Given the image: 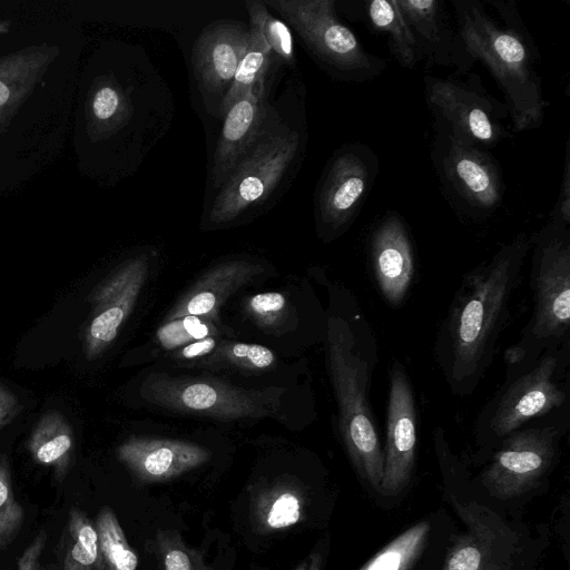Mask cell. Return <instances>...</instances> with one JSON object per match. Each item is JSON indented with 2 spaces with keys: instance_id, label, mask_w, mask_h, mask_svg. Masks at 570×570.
Here are the masks:
<instances>
[{
  "instance_id": "obj_1",
  "label": "cell",
  "mask_w": 570,
  "mask_h": 570,
  "mask_svg": "<svg viewBox=\"0 0 570 570\" xmlns=\"http://www.w3.org/2000/svg\"><path fill=\"white\" fill-rule=\"evenodd\" d=\"M531 245V235L521 233L463 275L433 346L453 395H471L490 368Z\"/></svg>"
},
{
  "instance_id": "obj_37",
  "label": "cell",
  "mask_w": 570,
  "mask_h": 570,
  "mask_svg": "<svg viewBox=\"0 0 570 570\" xmlns=\"http://www.w3.org/2000/svg\"><path fill=\"white\" fill-rule=\"evenodd\" d=\"M46 546V532L41 531L24 549L18 560L17 570H40V557Z\"/></svg>"
},
{
  "instance_id": "obj_9",
  "label": "cell",
  "mask_w": 570,
  "mask_h": 570,
  "mask_svg": "<svg viewBox=\"0 0 570 570\" xmlns=\"http://www.w3.org/2000/svg\"><path fill=\"white\" fill-rule=\"evenodd\" d=\"M424 77V96L434 131L485 150L511 136L502 120L509 117L503 101L492 97L476 73Z\"/></svg>"
},
{
  "instance_id": "obj_26",
  "label": "cell",
  "mask_w": 570,
  "mask_h": 570,
  "mask_svg": "<svg viewBox=\"0 0 570 570\" xmlns=\"http://www.w3.org/2000/svg\"><path fill=\"white\" fill-rule=\"evenodd\" d=\"M250 38L247 50L243 56L233 82L220 101L219 115L223 117L227 109L240 97L264 82V75L269 66L272 52L258 30L249 26Z\"/></svg>"
},
{
  "instance_id": "obj_35",
  "label": "cell",
  "mask_w": 570,
  "mask_h": 570,
  "mask_svg": "<svg viewBox=\"0 0 570 570\" xmlns=\"http://www.w3.org/2000/svg\"><path fill=\"white\" fill-rule=\"evenodd\" d=\"M551 218L570 225V141L567 140L563 170L558 198L552 208Z\"/></svg>"
},
{
  "instance_id": "obj_17",
  "label": "cell",
  "mask_w": 570,
  "mask_h": 570,
  "mask_svg": "<svg viewBox=\"0 0 570 570\" xmlns=\"http://www.w3.org/2000/svg\"><path fill=\"white\" fill-rule=\"evenodd\" d=\"M368 258L381 296L391 306L406 299L415 275V252L403 217L386 213L374 226L368 239Z\"/></svg>"
},
{
  "instance_id": "obj_20",
  "label": "cell",
  "mask_w": 570,
  "mask_h": 570,
  "mask_svg": "<svg viewBox=\"0 0 570 570\" xmlns=\"http://www.w3.org/2000/svg\"><path fill=\"white\" fill-rule=\"evenodd\" d=\"M397 3L414 32L428 67H449L455 76L471 71L472 65L463 42L456 27L450 24L441 0H397Z\"/></svg>"
},
{
  "instance_id": "obj_36",
  "label": "cell",
  "mask_w": 570,
  "mask_h": 570,
  "mask_svg": "<svg viewBox=\"0 0 570 570\" xmlns=\"http://www.w3.org/2000/svg\"><path fill=\"white\" fill-rule=\"evenodd\" d=\"M285 298L275 292L262 293L253 296L249 308L262 322L271 323L284 308Z\"/></svg>"
},
{
  "instance_id": "obj_10",
  "label": "cell",
  "mask_w": 570,
  "mask_h": 570,
  "mask_svg": "<svg viewBox=\"0 0 570 570\" xmlns=\"http://www.w3.org/2000/svg\"><path fill=\"white\" fill-rule=\"evenodd\" d=\"M296 130L266 128L219 189L209 210L213 225L233 223L262 205L277 188L301 148Z\"/></svg>"
},
{
  "instance_id": "obj_11",
  "label": "cell",
  "mask_w": 570,
  "mask_h": 570,
  "mask_svg": "<svg viewBox=\"0 0 570 570\" xmlns=\"http://www.w3.org/2000/svg\"><path fill=\"white\" fill-rule=\"evenodd\" d=\"M430 157L444 194L461 214L480 220L501 206L502 170L489 150L434 131Z\"/></svg>"
},
{
  "instance_id": "obj_8",
  "label": "cell",
  "mask_w": 570,
  "mask_h": 570,
  "mask_svg": "<svg viewBox=\"0 0 570 570\" xmlns=\"http://www.w3.org/2000/svg\"><path fill=\"white\" fill-rule=\"evenodd\" d=\"M289 23L330 72L343 81L363 82L380 76L386 61L367 51L336 14L333 0L264 1Z\"/></svg>"
},
{
  "instance_id": "obj_14",
  "label": "cell",
  "mask_w": 570,
  "mask_h": 570,
  "mask_svg": "<svg viewBox=\"0 0 570 570\" xmlns=\"http://www.w3.org/2000/svg\"><path fill=\"white\" fill-rule=\"evenodd\" d=\"M417 417L412 382L403 364L394 361L389 373L380 500L400 499L412 484L416 464Z\"/></svg>"
},
{
  "instance_id": "obj_28",
  "label": "cell",
  "mask_w": 570,
  "mask_h": 570,
  "mask_svg": "<svg viewBox=\"0 0 570 570\" xmlns=\"http://www.w3.org/2000/svg\"><path fill=\"white\" fill-rule=\"evenodd\" d=\"M69 544L62 570H100L98 535L95 525L80 510L72 508L68 520Z\"/></svg>"
},
{
  "instance_id": "obj_41",
  "label": "cell",
  "mask_w": 570,
  "mask_h": 570,
  "mask_svg": "<svg viewBox=\"0 0 570 570\" xmlns=\"http://www.w3.org/2000/svg\"><path fill=\"white\" fill-rule=\"evenodd\" d=\"M10 91L8 87L2 81H0V106L4 105L8 101Z\"/></svg>"
},
{
  "instance_id": "obj_13",
  "label": "cell",
  "mask_w": 570,
  "mask_h": 570,
  "mask_svg": "<svg viewBox=\"0 0 570 570\" xmlns=\"http://www.w3.org/2000/svg\"><path fill=\"white\" fill-rule=\"evenodd\" d=\"M377 174V156L367 145L354 142L336 150L316 200L317 223L327 239L338 237L353 224Z\"/></svg>"
},
{
  "instance_id": "obj_2",
  "label": "cell",
  "mask_w": 570,
  "mask_h": 570,
  "mask_svg": "<svg viewBox=\"0 0 570 570\" xmlns=\"http://www.w3.org/2000/svg\"><path fill=\"white\" fill-rule=\"evenodd\" d=\"M432 440L443 499L462 525L456 528L440 570H538L551 541L550 527L530 524L518 511L484 497L442 426L434 428Z\"/></svg>"
},
{
  "instance_id": "obj_25",
  "label": "cell",
  "mask_w": 570,
  "mask_h": 570,
  "mask_svg": "<svg viewBox=\"0 0 570 570\" xmlns=\"http://www.w3.org/2000/svg\"><path fill=\"white\" fill-rule=\"evenodd\" d=\"M307 501L296 485L277 482L262 489L254 499V520L263 532L289 528L305 517Z\"/></svg>"
},
{
  "instance_id": "obj_16",
  "label": "cell",
  "mask_w": 570,
  "mask_h": 570,
  "mask_svg": "<svg viewBox=\"0 0 570 570\" xmlns=\"http://www.w3.org/2000/svg\"><path fill=\"white\" fill-rule=\"evenodd\" d=\"M456 528L445 509L431 511L400 532L358 570H440Z\"/></svg>"
},
{
  "instance_id": "obj_21",
  "label": "cell",
  "mask_w": 570,
  "mask_h": 570,
  "mask_svg": "<svg viewBox=\"0 0 570 570\" xmlns=\"http://www.w3.org/2000/svg\"><path fill=\"white\" fill-rule=\"evenodd\" d=\"M117 455L137 478L156 482L178 476L204 464L210 453L186 441L132 438L118 448Z\"/></svg>"
},
{
  "instance_id": "obj_6",
  "label": "cell",
  "mask_w": 570,
  "mask_h": 570,
  "mask_svg": "<svg viewBox=\"0 0 570 570\" xmlns=\"http://www.w3.org/2000/svg\"><path fill=\"white\" fill-rule=\"evenodd\" d=\"M531 240L532 314L519 341L504 353L507 367L570 342V225L550 217Z\"/></svg>"
},
{
  "instance_id": "obj_31",
  "label": "cell",
  "mask_w": 570,
  "mask_h": 570,
  "mask_svg": "<svg viewBox=\"0 0 570 570\" xmlns=\"http://www.w3.org/2000/svg\"><path fill=\"white\" fill-rule=\"evenodd\" d=\"M225 362L247 370H264L275 363L274 353L259 344L223 343L208 362Z\"/></svg>"
},
{
  "instance_id": "obj_34",
  "label": "cell",
  "mask_w": 570,
  "mask_h": 570,
  "mask_svg": "<svg viewBox=\"0 0 570 570\" xmlns=\"http://www.w3.org/2000/svg\"><path fill=\"white\" fill-rule=\"evenodd\" d=\"M92 110L102 121L126 117L127 106L120 92L110 86L101 87L94 97Z\"/></svg>"
},
{
  "instance_id": "obj_7",
  "label": "cell",
  "mask_w": 570,
  "mask_h": 570,
  "mask_svg": "<svg viewBox=\"0 0 570 570\" xmlns=\"http://www.w3.org/2000/svg\"><path fill=\"white\" fill-rule=\"evenodd\" d=\"M569 430V405L503 438L473 482L494 503L518 511V503L544 491Z\"/></svg>"
},
{
  "instance_id": "obj_15",
  "label": "cell",
  "mask_w": 570,
  "mask_h": 570,
  "mask_svg": "<svg viewBox=\"0 0 570 570\" xmlns=\"http://www.w3.org/2000/svg\"><path fill=\"white\" fill-rule=\"evenodd\" d=\"M147 255L137 256L112 273L91 296L92 312L85 333L87 358L99 356L116 338L145 282Z\"/></svg>"
},
{
  "instance_id": "obj_22",
  "label": "cell",
  "mask_w": 570,
  "mask_h": 570,
  "mask_svg": "<svg viewBox=\"0 0 570 570\" xmlns=\"http://www.w3.org/2000/svg\"><path fill=\"white\" fill-rule=\"evenodd\" d=\"M258 271V266L248 262H227L216 266L186 294L168 320L212 315L232 292Z\"/></svg>"
},
{
  "instance_id": "obj_3",
  "label": "cell",
  "mask_w": 570,
  "mask_h": 570,
  "mask_svg": "<svg viewBox=\"0 0 570 570\" xmlns=\"http://www.w3.org/2000/svg\"><path fill=\"white\" fill-rule=\"evenodd\" d=\"M500 14V26L479 0H451L456 30L473 66L481 61L504 97L513 132L541 126L549 106L537 67L538 51L515 1H489Z\"/></svg>"
},
{
  "instance_id": "obj_4",
  "label": "cell",
  "mask_w": 570,
  "mask_h": 570,
  "mask_svg": "<svg viewBox=\"0 0 570 570\" xmlns=\"http://www.w3.org/2000/svg\"><path fill=\"white\" fill-rule=\"evenodd\" d=\"M327 355L341 440L362 485L380 500L384 456L370 402L376 355L372 335L364 327L360 337L346 318L331 316Z\"/></svg>"
},
{
  "instance_id": "obj_40",
  "label": "cell",
  "mask_w": 570,
  "mask_h": 570,
  "mask_svg": "<svg viewBox=\"0 0 570 570\" xmlns=\"http://www.w3.org/2000/svg\"><path fill=\"white\" fill-rule=\"evenodd\" d=\"M324 551H312L294 570H322L324 564Z\"/></svg>"
},
{
  "instance_id": "obj_5",
  "label": "cell",
  "mask_w": 570,
  "mask_h": 570,
  "mask_svg": "<svg viewBox=\"0 0 570 570\" xmlns=\"http://www.w3.org/2000/svg\"><path fill=\"white\" fill-rule=\"evenodd\" d=\"M568 370L569 345L548 350L527 364L507 367L503 383L478 415L473 462L483 464L503 438L568 406Z\"/></svg>"
},
{
  "instance_id": "obj_12",
  "label": "cell",
  "mask_w": 570,
  "mask_h": 570,
  "mask_svg": "<svg viewBox=\"0 0 570 570\" xmlns=\"http://www.w3.org/2000/svg\"><path fill=\"white\" fill-rule=\"evenodd\" d=\"M141 394L171 410L225 420L271 415L279 406L278 395L272 393L246 391L216 380L160 374L146 377Z\"/></svg>"
},
{
  "instance_id": "obj_27",
  "label": "cell",
  "mask_w": 570,
  "mask_h": 570,
  "mask_svg": "<svg viewBox=\"0 0 570 570\" xmlns=\"http://www.w3.org/2000/svg\"><path fill=\"white\" fill-rule=\"evenodd\" d=\"M101 563L106 570H136L138 557L130 548L124 530L109 507H104L95 524Z\"/></svg>"
},
{
  "instance_id": "obj_18",
  "label": "cell",
  "mask_w": 570,
  "mask_h": 570,
  "mask_svg": "<svg viewBox=\"0 0 570 570\" xmlns=\"http://www.w3.org/2000/svg\"><path fill=\"white\" fill-rule=\"evenodd\" d=\"M249 38V26L235 20L215 21L202 31L193 48V66L205 96L226 95Z\"/></svg>"
},
{
  "instance_id": "obj_33",
  "label": "cell",
  "mask_w": 570,
  "mask_h": 570,
  "mask_svg": "<svg viewBox=\"0 0 570 570\" xmlns=\"http://www.w3.org/2000/svg\"><path fill=\"white\" fill-rule=\"evenodd\" d=\"M208 334V324L202 317L187 315L163 325L157 332V337L164 347L174 348L205 338Z\"/></svg>"
},
{
  "instance_id": "obj_23",
  "label": "cell",
  "mask_w": 570,
  "mask_h": 570,
  "mask_svg": "<svg viewBox=\"0 0 570 570\" xmlns=\"http://www.w3.org/2000/svg\"><path fill=\"white\" fill-rule=\"evenodd\" d=\"M361 13L374 31L386 35L390 52L401 67L413 69L423 61L414 32L397 0L363 2Z\"/></svg>"
},
{
  "instance_id": "obj_24",
  "label": "cell",
  "mask_w": 570,
  "mask_h": 570,
  "mask_svg": "<svg viewBox=\"0 0 570 570\" xmlns=\"http://www.w3.org/2000/svg\"><path fill=\"white\" fill-rule=\"evenodd\" d=\"M33 460L55 470L56 478L62 480L73 459V433L69 422L58 411L45 413L28 441Z\"/></svg>"
},
{
  "instance_id": "obj_19",
  "label": "cell",
  "mask_w": 570,
  "mask_h": 570,
  "mask_svg": "<svg viewBox=\"0 0 570 570\" xmlns=\"http://www.w3.org/2000/svg\"><path fill=\"white\" fill-rule=\"evenodd\" d=\"M263 89V82L258 83L236 100L222 117L224 124L210 173L214 188H222L267 128V105Z\"/></svg>"
},
{
  "instance_id": "obj_32",
  "label": "cell",
  "mask_w": 570,
  "mask_h": 570,
  "mask_svg": "<svg viewBox=\"0 0 570 570\" xmlns=\"http://www.w3.org/2000/svg\"><path fill=\"white\" fill-rule=\"evenodd\" d=\"M157 540L165 570H207L200 554L189 549L177 532L158 531Z\"/></svg>"
},
{
  "instance_id": "obj_38",
  "label": "cell",
  "mask_w": 570,
  "mask_h": 570,
  "mask_svg": "<svg viewBox=\"0 0 570 570\" xmlns=\"http://www.w3.org/2000/svg\"><path fill=\"white\" fill-rule=\"evenodd\" d=\"M19 410L20 404L16 395L0 384V430L16 416Z\"/></svg>"
},
{
  "instance_id": "obj_39",
  "label": "cell",
  "mask_w": 570,
  "mask_h": 570,
  "mask_svg": "<svg viewBox=\"0 0 570 570\" xmlns=\"http://www.w3.org/2000/svg\"><path fill=\"white\" fill-rule=\"evenodd\" d=\"M216 344L214 338L207 336L187 344L178 351L177 355L185 360H195L212 353Z\"/></svg>"
},
{
  "instance_id": "obj_29",
  "label": "cell",
  "mask_w": 570,
  "mask_h": 570,
  "mask_svg": "<svg viewBox=\"0 0 570 570\" xmlns=\"http://www.w3.org/2000/svg\"><path fill=\"white\" fill-rule=\"evenodd\" d=\"M249 26L256 28L272 55L291 65L294 62L293 38L286 23L272 16L264 1H246Z\"/></svg>"
},
{
  "instance_id": "obj_30",
  "label": "cell",
  "mask_w": 570,
  "mask_h": 570,
  "mask_svg": "<svg viewBox=\"0 0 570 570\" xmlns=\"http://www.w3.org/2000/svg\"><path fill=\"white\" fill-rule=\"evenodd\" d=\"M23 520L22 507L16 501L9 463L0 459V547L10 543L18 534Z\"/></svg>"
}]
</instances>
